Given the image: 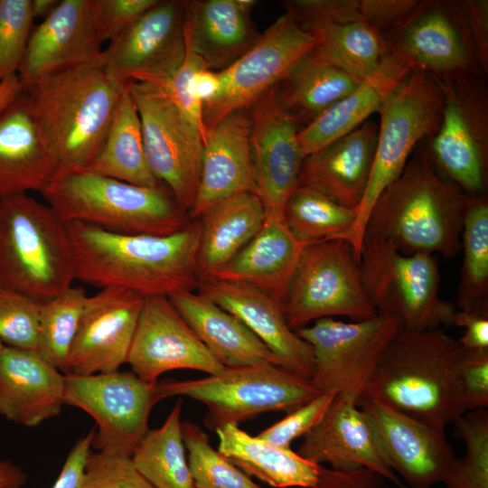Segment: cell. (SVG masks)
<instances>
[{
    "instance_id": "681fc988",
    "label": "cell",
    "mask_w": 488,
    "mask_h": 488,
    "mask_svg": "<svg viewBox=\"0 0 488 488\" xmlns=\"http://www.w3.org/2000/svg\"><path fill=\"white\" fill-rule=\"evenodd\" d=\"M158 0H94L98 39L108 43L120 36Z\"/></svg>"
},
{
    "instance_id": "60d3db41",
    "label": "cell",
    "mask_w": 488,
    "mask_h": 488,
    "mask_svg": "<svg viewBox=\"0 0 488 488\" xmlns=\"http://www.w3.org/2000/svg\"><path fill=\"white\" fill-rule=\"evenodd\" d=\"M87 297L83 287L71 286L40 303L36 352L64 375Z\"/></svg>"
},
{
    "instance_id": "6f0895ef",
    "label": "cell",
    "mask_w": 488,
    "mask_h": 488,
    "mask_svg": "<svg viewBox=\"0 0 488 488\" xmlns=\"http://www.w3.org/2000/svg\"><path fill=\"white\" fill-rule=\"evenodd\" d=\"M221 78L218 71L209 69L199 70L194 77V93L203 105L212 101L221 90Z\"/></svg>"
},
{
    "instance_id": "6da1fadb",
    "label": "cell",
    "mask_w": 488,
    "mask_h": 488,
    "mask_svg": "<svg viewBox=\"0 0 488 488\" xmlns=\"http://www.w3.org/2000/svg\"><path fill=\"white\" fill-rule=\"evenodd\" d=\"M76 279L99 288L121 287L143 297L197 289L200 220L167 236L120 234L66 223Z\"/></svg>"
},
{
    "instance_id": "277c9868",
    "label": "cell",
    "mask_w": 488,
    "mask_h": 488,
    "mask_svg": "<svg viewBox=\"0 0 488 488\" xmlns=\"http://www.w3.org/2000/svg\"><path fill=\"white\" fill-rule=\"evenodd\" d=\"M466 195L426 152L418 154L378 197L364 238L383 239L406 254L452 258L461 250Z\"/></svg>"
},
{
    "instance_id": "3957f363",
    "label": "cell",
    "mask_w": 488,
    "mask_h": 488,
    "mask_svg": "<svg viewBox=\"0 0 488 488\" xmlns=\"http://www.w3.org/2000/svg\"><path fill=\"white\" fill-rule=\"evenodd\" d=\"M463 348L441 327L401 328L359 396L445 429L465 413L459 376Z\"/></svg>"
},
{
    "instance_id": "816d5d0a",
    "label": "cell",
    "mask_w": 488,
    "mask_h": 488,
    "mask_svg": "<svg viewBox=\"0 0 488 488\" xmlns=\"http://www.w3.org/2000/svg\"><path fill=\"white\" fill-rule=\"evenodd\" d=\"M418 0H358L361 17L383 35L397 26Z\"/></svg>"
},
{
    "instance_id": "5b68a950",
    "label": "cell",
    "mask_w": 488,
    "mask_h": 488,
    "mask_svg": "<svg viewBox=\"0 0 488 488\" xmlns=\"http://www.w3.org/2000/svg\"><path fill=\"white\" fill-rule=\"evenodd\" d=\"M65 222L120 234L167 236L190 221L165 186H140L87 170L61 169L41 192Z\"/></svg>"
},
{
    "instance_id": "94428289",
    "label": "cell",
    "mask_w": 488,
    "mask_h": 488,
    "mask_svg": "<svg viewBox=\"0 0 488 488\" xmlns=\"http://www.w3.org/2000/svg\"><path fill=\"white\" fill-rule=\"evenodd\" d=\"M59 2V0H31L33 18L44 19L55 9Z\"/></svg>"
},
{
    "instance_id": "7dc6e473",
    "label": "cell",
    "mask_w": 488,
    "mask_h": 488,
    "mask_svg": "<svg viewBox=\"0 0 488 488\" xmlns=\"http://www.w3.org/2000/svg\"><path fill=\"white\" fill-rule=\"evenodd\" d=\"M336 394L322 392L257 435L272 445L290 448L291 443L309 433L323 418Z\"/></svg>"
},
{
    "instance_id": "ab89813d",
    "label": "cell",
    "mask_w": 488,
    "mask_h": 488,
    "mask_svg": "<svg viewBox=\"0 0 488 488\" xmlns=\"http://www.w3.org/2000/svg\"><path fill=\"white\" fill-rule=\"evenodd\" d=\"M358 208H347L319 190L298 184L287 199L284 221L292 235L305 245L334 239L348 240Z\"/></svg>"
},
{
    "instance_id": "91938a15",
    "label": "cell",
    "mask_w": 488,
    "mask_h": 488,
    "mask_svg": "<svg viewBox=\"0 0 488 488\" xmlns=\"http://www.w3.org/2000/svg\"><path fill=\"white\" fill-rule=\"evenodd\" d=\"M23 85L18 75L9 77L0 82V113L15 100L23 92Z\"/></svg>"
},
{
    "instance_id": "e575fe53",
    "label": "cell",
    "mask_w": 488,
    "mask_h": 488,
    "mask_svg": "<svg viewBox=\"0 0 488 488\" xmlns=\"http://www.w3.org/2000/svg\"><path fill=\"white\" fill-rule=\"evenodd\" d=\"M363 80L312 50L274 90L280 107L297 123L306 126L355 90Z\"/></svg>"
},
{
    "instance_id": "f6af8a7d",
    "label": "cell",
    "mask_w": 488,
    "mask_h": 488,
    "mask_svg": "<svg viewBox=\"0 0 488 488\" xmlns=\"http://www.w3.org/2000/svg\"><path fill=\"white\" fill-rule=\"evenodd\" d=\"M40 303L0 286V340L6 346L35 351Z\"/></svg>"
},
{
    "instance_id": "83f0119b",
    "label": "cell",
    "mask_w": 488,
    "mask_h": 488,
    "mask_svg": "<svg viewBox=\"0 0 488 488\" xmlns=\"http://www.w3.org/2000/svg\"><path fill=\"white\" fill-rule=\"evenodd\" d=\"M65 375L35 351L11 346L0 352V415L33 427L58 416Z\"/></svg>"
},
{
    "instance_id": "44dd1931",
    "label": "cell",
    "mask_w": 488,
    "mask_h": 488,
    "mask_svg": "<svg viewBox=\"0 0 488 488\" xmlns=\"http://www.w3.org/2000/svg\"><path fill=\"white\" fill-rule=\"evenodd\" d=\"M127 363L137 377L149 383L173 370H196L214 375L225 369L169 298L163 296L145 297Z\"/></svg>"
},
{
    "instance_id": "ba28073f",
    "label": "cell",
    "mask_w": 488,
    "mask_h": 488,
    "mask_svg": "<svg viewBox=\"0 0 488 488\" xmlns=\"http://www.w3.org/2000/svg\"><path fill=\"white\" fill-rule=\"evenodd\" d=\"M159 399L187 397L207 408L204 425L215 431L265 412H289L320 393L311 379L271 362L225 368L218 374L156 382Z\"/></svg>"
},
{
    "instance_id": "484cf974",
    "label": "cell",
    "mask_w": 488,
    "mask_h": 488,
    "mask_svg": "<svg viewBox=\"0 0 488 488\" xmlns=\"http://www.w3.org/2000/svg\"><path fill=\"white\" fill-rule=\"evenodd\" d=\"M101 51L94 0H62L33 29L17 75L26 85Z\"/></svg>"
},
{
    "instance_id": "cb8c5ba5",
    "label": "cell",
    "mask_w": 488,
    "mask_h": 488,
    "mask_svg": "<svg viewBox=\"0 0 488 488\" xmlns=\"http://www.w3.org/2000/svg\"><path fill=\"white\" fill-rule=\"evenodd\" d=\"M197 289L240 320L283 367L311 377L312 347L291 329L281 303L252 286L211 277L200 280Z\"/></svg>"
},
{
    "instance_id": "7402d4cb",
    "label": "cell",
    "mask_w": 488,
    "mask_h": 488,
    "mask_svg": "<svg viewBox=\"0 0 488 488\" xmlns=\"http://www.w3.org/2000/svg\"><path fill=\"white\" fill-rule=\"evenodd\" d=\"M144 300L121 287L88 296L69 355V374L112 372L127 363Z\"/></svg>"
},
{
    "instance_id": "d4e9b609",
    "label": "cell",
    "mask_w": 488,
    "mask_h": 488,
    "mask_svg": "<svg viewBox=\"0 0 488 488\" xmlns=\"http://www.w3.org/2000/svg\"><path fill=\"white\" fill-rule=\"evenodd\" d=\"M246 192L256 193L249 109L226 116L208 130L197 194L189 213L199 219L220 202Z\"/></svg>"
},
{
    "instance_id": "603a6c76",
    "label": "cell",
    "mask_w": 488,
    "mask_h": 488,
    "mask_svg": "<svg viewBox=\"0 0 488 488\" xmlns=\"http://www.w3.org/2000/svg\"><path fill=\"white\" fill-rule=\"evenodd\" d=\"M297 453L308 461L336 470L363 467L399 488L405 483L389 466L356 399L336 394L320 422L304 436Z\"/></svg>"
},
{
    "instance_id": "836d02e7",
    "label": "cell",
    "mask_w": 488,
    "mask_h": 488,
    "mask_svg": "<svg viewBox=\"0 0 488 488\" xmlns=\"http://www.w3.org/2000/svg\"><path fill=\"white\" fill-rule=\"evenodd\" d=\"M266 219L264 206L255 192L230 196L201 218L198 252L200 280L211 277L257 234Z\"/></svg>"
},
{
    "instance_id": "6125c7cd",
    "label": "cell",
    "mask_w": 488,
    "mask_h": 488,
    "mask_svg": "<svg viewBox=\"0 0 488 488\" xmlns=\"http://www.w3.org/2000/svg\"><path fill=\"white\" fill-rule=\"evenodd\" d=\"M4 347H5V344L0 340V352L3 350Z\"/></svg>"
},
{
    "instance_id": "ac0fdd59",
    "label": "cell",
    "mask_w": 488,
    "mask_h": 488,
    "mask_svg": "<svg viewBox=\"0 0 488 488\" xmlns=\"http://www.w3.org/2000/svg\"><path fill=\"white\" fill-rule=\"evenodd\" d=\"M299 24L317 42L314 51L365 80L376 74L388 57L383 33L361 15L358 0L283 2Z\"/></svg>"
},
{
    "instance_id": "8d00e7d4",
    "label": "cell",
    "mask_w": 488,
    "mask_h": 488,
    "mask_svg": "<svg viewBox=\"0 0 488 488\" xmlns=\"http://www.w3.org/2000/svg\"><path fill=\"white\" fill-rule=\"evenodd\" d=\"M82 170L136 185L163 186L149 167L139 114L127 84L99 155Z\"/></svg>"
},
{
    "instance_id": "5bb4252c",
    "label": "cell",
    "mask_w": 488,
    "mask_h": 488,
    "mask_svg": "<svg viewBox=\"0 0 488 488\" xmlns=\"http://www.w3.org/2000/svg\"><path fill=\"white\" fill-rule=\"evenodd\" d=\"M401 328L398 318L378 314L351 323L321 318L296 332L312 347L314 369L310 379L316 389L357 399Z\"/></svg>"
},
{
    "instance_id": "7bdbcfd3",
    "label": "cell",
    "mask_w": 488,
    "mask_h": 488,
    "mask_svg": "<svg viewBox=\"0 0 488 488\" xmlns=\"http://www.w3.org/2000/svg\"><path fill=\"white\" fill-rule=\"evenodd\" d=\"M465 453L455 458L443 483L446 488H488V411H468L455 422Z\"/></svg>"
},
{
    "instance_id": "74e56055",
    "label": "cell",
    "mask_w": 488,
    "mask_h": 488,
    "mask_svg": "<svg viewBox=\"0 0 488 488\" xmlns=\"http://www.w3.org/2000/svg\"><path fill=\"white\" fill-rule=\"evenodd\" d=\"M182 403L176 401L160 427L147 430L131 455L154 488H195L183 438Z\"/></svg>"
},
{
    "instance_id": "4dcf8cb0",
    "label": "cell",
    "mask_w": 488,
    "mask_h": 488,
    "mask_svg": "<svg viewBox=\"0 0 488 488\" xmlns=\"http://www.w3.org/2000/svg\"><path fill=\"white\" fill-rule=\"evenodd\" d=\"M212 356L225 368L271 362L276 355L237 317L205 295L183 291L168 296Z\"/></svg>"
},
{
    "instance_id": "8992f818",
    "label": "cell",
    "mask_w": 488,
    "mask_h": 488,
    "mask_svg": "<svg viewBox=\"0 0 488 488\" xmlns=\"http://www.w3.org/2000/svg\"><path fill=\"white\" fill-rule=\"evenodd\" d=\"M75 279L70 239L57 213L28 193L0 198V286L41 303Z\"/></svg>"
},
{
    "instance_id": "bcb514c9",
    "label": "cell",
    "mask_w": 488,
    "mask_h": 488,
    "mask_svg": "<svg viewBox=\"0 0 488 488\" xmlns=\"http://www.w3.org/2000/svg\"><path fill=\"white\" fill-rule=\"evenodd\" d=\"M79 488L154 487L136 470L131 457L91 451Z\"/></svg>"
},
{
    "instance_id": "d6986e66",
    "label": "cell",
    "mask_w": 488,
    "mask_h": 488,
    "mask_svg": "<svg viewBox=\"0 0 488 488\" xmlns=\"http://www.w3.org/2000/svg\"><path fill=\"white\" fill-rule=\"evenodd\" d=\"M356 404L389 466L407 488H431L444 482L455 459L445 429L368 398H358Z\"/></svg>"
},
{
    "instance_id": "f35d334b",
    "label": "cell",
    "mask_w": 488,
    "mask_h": 488,
    "mask_svg": "<svg viewBox=\"0 0 488 488\" xmlns=\"http://www.w3.org/2000/svg\"><path fill=\"white\" fill-rule=\"evenodd\" d=\"M464 259L456 304L461 311L488 316V198L466 195L461 233Z\"/></svg>"
},
{
    "instance_id": "11a10c76",
    "label": "cell",
    "mask_w": 488,
    "mask_h": 488,
    "mask_svg": "<svg viewBox=\"0 0 488 488\" xmlns=\"http://www.w3.org/2000/svg\"><path fill=\"white\" fill-rule=\"evenodd\" d=\"M94 433L95 427L76 441L52 488H79L91 453Z\"/></svg>"
},
{
    "instance_id": "2e32d148",
    "label": "cell",
    "mask_w": 488,
    "mask_h": 488,
    "mask_svg": "<svg viewBox=\"0 0 488 488\" xmlns=\"http://www.w3.org/2000/svg\"><path fill=\"white\" fill-rule=\"evenodd\" d=\"M316 44V39L286 11L260 33L251 48L218 71L221 90L212 101L202 106L206 132L226 116L249 109Z\"/></svg>"
},
{
    "instance_id": "b9f144b4",
    "label": "cell",
    "mask_w": 488,
    "mask_h": 488,
    "mask_svg": "<svg viewBox=\"0 0 488 488\" xmlns=\"http://www.w3.org/2000/svg\"><path fill=\"white\" fill-rule=\"evenodd\" d=\"M182 431L195 488H262L215 450L198 425L183 420Z\"/></svg>"
},
{
    "instance_id": "d590c367",
    "label": "cell",
    "mask_w": 488,
    "mask_h": 488,
    "mask_svg": "<svg viewBox=\"0 0 488 488\" xmlns=\"http://www.w3.org/2000/svg\"><path fill=\"white\" fill-rule=\"evenodd\" d=\"M409 71L388 55L376 74L298 131L305 156L352 132L379 112L388 94Z\"/></svg>"
},
{
    "instance_id": "f5cc1de1",
    "label": "cell",
    "mask_w": 488,
    "mask_h": 488,
    "mask_svg": "<svg viewBox=\"0 0 488 488\" xmlns=\"http://www.w3.org/2000/svg\"><path fill=\"white\" fill-rule=\"evenodd\" d=\"M310 488H399L381 474L360 467L336 470L323 467L316 483Z\"/></svg>"
},
{
    "instance_id": "db71d44e",
    "label": "cell",
    "mask_w": 488,
    "mask_h": 488,
    "mask_svg": "<svg viewBox=\"0 0 488 488\" xmlns=\"http://www.w3.org/2000/svg\"><path fill=\"white\" fill-rule=\"evenodd\" d=\"M471 39L484 76L488 74V1L464 0Z\"/></svg>"
},
{
    "instance_id": "c3c4849f",
    "label": "cell",
    "mask_w": 488,
    "mask_h": 488,
    "mask_svg": "<svg viewBox=\"0 0 488 488\" xmlns=\"http://www.w3.org/2000/svg\"><path fill=\"white\" fill-rule=\"evenodd\" d=\"M202 69H208L205 62L186 42V54L183 61L161 89L197 126L205 140L207 132L202 117V104L197 99L194 93V77Z\"/></svg>"
},
{
    "instance_id": "ee69618b",
    "label": "cell",
    "mask_w": 488,
    "mask_h": 488,
    "mask_svg": "<svg viewBox=\"0 0 488 488\" xmlns=\"http://www.w3.org/2000/svg\"><path fill=\"white\" fill-rule=\"evenodd\" d=\"M33 20L31 0H0V82L17 75Z\"/></svg>"
},
{
    "instance_id": "7c38bea8",
    "label": "cell",
    "mask_w": 488,
    "mask_h": 488,
    "mask_svg": "<svg viewBox=\"0 0 488 488\" xmlns=\"http://www.w3.org/2000/svg\"><path fill=\"white\" fill-rule=\"evenodd\" d=\"M149 167L184 211L194 203L204 138L197 126L161 88L129 81Z\"/></svg>"
},
{
    "instance_id": "e0dca14e",
    "label": "cell",
    "mask_w": 488,
    "mask_h": 488,
    "mask_svg": "<svg viewBox=\"0 0 488 488\" xmlns=\"http://www.w3.org/2000/svg\"><path fill=\"white\" fill-rule=\"evenodd\" d=\"M187 1L158 0L103 50L109 69L125 82L162 88L186 54Z\"/></svg>"
},
{
    "instance_id": "8fae6325",
    "label": "cell",
    "mask_w": 488,
    "mask_h": 488,
    "mask_svg": "<svg viewBox=\"0 0 488 488\" xmlns=\"http://www.w3.org/2000/svg\"><path fill=\"white\" fill-rule=\"evenodd\" d=\"M438 80L444 94L441 122L426 154L465 194L486 193L488 89L483 77Z\"/></svg>"
},
{
    "instance_id": "9c48e42d",
    "label": "cell",
    "mask_w": 488,
    "mask_h": 488,
    "mask_svg": "<svg viewBox=\"0 0 488 488\" xmlns=\"http://www.w3.org/2000/svg\"><path fill=\"white\" fill-rule=\"evenodd\" d=\"M359 266L378 314L398 318L407 330L452 326L456 308L439 296L440 275L433 254H406L383 239L364 238Z\"/></svg>"
},
{
    "instance_id": "1f68e13d",
    "label": "cell",
    "mask_w": 488,
    "mask_h": 488,
    "mask_svg": "<svg viewBox=\"0 0 488 488\" xmlns=\"http://www.w3.org/2000/svg\"><path fill=\"white\" fill-rule=\"evenodd\" d=\"M184 33L187 44L215 71L230 66L260 35L237 0L187 1Z\"/></svg>"
},
{
    "instance_id": "f907efd6",
    "label": "cell",
    "mask_w": 488,
    "mask_h": 488,
    "mask_svg": "<svg viewBox=\"0 0 488 488\" xmlns=\"http://www.w3.org/2000/svg\"><path fill=\"white\" fill-rule=\"evenodd\" d=\"M459 376L465 411L486 408L488 406V349H463Z\"/></svg>"
},
{
    "instance_id": "9a60e30c",
    "label": "cell",
    "mask_w": 488,
    "mask_h": 488,
    "mask_svg": "<svg viewBox=\"0 0 488 488\" xmlns=\"http://www.w3.org/2000/svg\"><path fill=\"white\" fill-rule=\"evenodd\" d=\"M156 382H146L133 371L67 374L64 402L94 418L92 447L98 452L131 457L148 430L153 407L160 401Z\"/></svg>"
},
{
    "instance_id": "52a82bcc",
    "label": "cell",
    "mask_w": 488,
    "mask_h": 488,
    "mask_svg": "<svg viewBox=\"0 0 488 488\" xmlns=\"http://www.w3.org/2000/svg\"><path fill=\"white\" fill-rule=\"evenodd\" d=\"M444 94L439 80L428 72L409 71L388 94L380 111L378 138L371 171L356 223L348 241L360 259L370 212L381 192L403 172L416 145L436 133Z\"/></svg>"
},
{
    "instance_id": "f1b7e54d",
    "label": "cell",
    "mask_w": 488,
    "mask_h": 488,
    "mask_svg": "<svg viewBox=\"0 0 488 488\" xmlns=\"http://www.w3.org/2000/svg\"><path fill=\"white\" fill-rule=\"evenodd\" d=\"M378 124L365 121L352 132L305 156L298 184L314 187L347 208H358L369 182Z\"/></svg>"
},
{
    "instance_id": "7a4b0ae2",
    "label": "cell",
    "mask_w": 488,
    "mask_h": 488,
    "mask_svg": "<svg viewBox=\"0 0 488 488\" xmlns=\"http://www.w3.org/2000/svg\"><path fill=\"white\" fill-rule=\"evenodd\" d=\"M127 84L109 69L102 50L23 85L61 169L82 170L94 161Z\"/></svg>"
},
{
    "instance_id": "f546056e",
    "label": "cell",
    "mask_w": 488,
    "mask_h": 488,
    "mask_svg": "<svg viewBox=\"0 0 488 488\" xmlns=\"http://www.w3.org/2000/svg\"><path fill=\"white\" fill-rule=\"evenodd\" d=\"M305 246L284 220L266 216L257 234L211 278L252 286L284 305Z\"/></svg>"
},
{
    "instance_id": "30bf717a",
    "label": "cell",
    "mask_w": 488,
    "mask_h": 488,
    "mask_svg": "<svg viewBox=\"0 0 488 488\" xmlns=\"http://www.w3.org/2000/svg\"><path fill=\"white\" fill-rule=\"evenodd\" d=\"M284 307L294 331L321 318L344 316L359 322L378 314L365 290L354 249L344 239L304 247Z\"/></svg>"
},
{
    "instance_id": "4fadbf2b",
    "label": "cell",
    "mask_w": 488,
    "mask_h": 488,
    "mask_svg": "<svg viewBox=\"0 0 488 488\" xmlns=\"http://www.w3.org/2000/svg\"><path fill=\"white\" fill-rule=\"evenodd\" d=\"M388 55L408 70L419 69L440 80L483 76L463 1H418L384 34Z\"/></svg>"
},
{
    "instance_id": "9f6ffc18",
    "label": "cell",
    "mask_w": 488,
    "mask_h": 488,
    "mask_svg": "<svg viewBox=\"0 0 488 488\" xmlns=\"http://www.w3.org/2000/svg\"><path fill=\"white\" fill-rule=\"evenodd\" d=\"M452 325L464 329V334L458 339L463 349H488V316L456 310Z\"/></svg>"
},
{
    "instance_id": "d6a6232c",
    "label": "cell",
    "mask_w": 488,
    "mask_h": 488,
    "mask_svg": "<svg viewBox=\"0 0 488 488\" xmlns=\"http://www.w3.org/2000/svg\"><path fill=\"white\" fill-rule=\"evenodd\" d=\"M218 451L248 476H254L276 488H310L323 465L308 461L291 448L267 443L249 435L237 425L215 430Z\"/></svg>"
},
{
    "instance_id": "680465c9",
    "label": "cell",
    "mask_w": 488,
    "mask_h": 488,
    "mask_svg": "<svg viewBox=\"0 0 488 488\" xmlns=\"http://www.w3.org/2000/svg\"><path fill=\"white\" fill-rule=\"evenodd\" d=\"M27 476L24 472L9 460L0 461V488H22Z\"/></svg>"
},
{
    "instance_id": "ffe728a7",
    "label": "cell",
    "mask_w": 488,
    "mask_h": 488,
    "mask_svg": "<svg viewBox=\"0 0 488 488\" xmlns=\"http://www.w3.org/2000/svg\"><path fill=\"white\" fill-rule=\"evenodd\" d=\"M256 193L266 216L284 220V209L298 185L305 158L298 141L297 122L278 104L274 88L249 109Z\"/></svg>"
},
{
    "instance_id": "4316f807",
    "label": "cell",
    "mask_w": 488,
    "mask_h": 488,
    "mask_svg": "<svg viewBox=\"0 0 488 488\" xmlns=\"http://www.w3.org/2000/svg\"><path fill=\"white\" fill-rule=\"evenodd\" d=\"M60 168L23 93L0 113V198L42 192Z\"/></svg>"
}]
</instances>
